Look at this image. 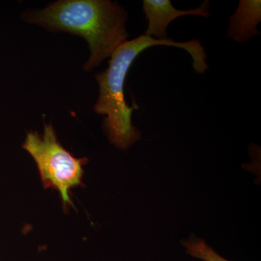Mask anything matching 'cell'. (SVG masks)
Segmentation results:
<instances>
[{
  "label": "cell",
  "instance_id": "6da1fadb",
  "mask_svg": "<svg viewBox=\"0 0 261 261\" xmlns=\"http://www.w3.org/2000/svg\"><path fill=\"white\" fill-rule=\"evenodd\" d=\"M155 46H168L185 49L192 57L195 73L203 74L208 70L207 55L198 39L189 42H175L173 39L159 40L147 36H140L127 40L113 51L104 71L95 75L99 84V96L94 111L106 116L102 128L111 145L118 149H127L142 138L140 130L132 121V112L138 106L129 107L124 98V84L132 63L141 53Z\"/></svg>",
  "mask_w": 261,
  "mask_h": 261
},
{
  "label": "cell",
  "instance_id": "7a4b0ae2",
  "mask_svg": "<svg viewBox=\"0 0 261 261\" xmlns=\"http://www.w3.org/2000/svg\"><path fill=\"white\" fill-rule=\"evenodd\" d=\"M23 20L50 32L83 37L90 56L83 69L93 71L128 40V13L111 0H59L43 10H27Z\"/></svg>",
  "mask_w": 261,
  "mask_h": 261
},
{
  "label": "cell",
  "instance_id": "3957f363",
  "mask_svg": "<svg viewBox=\"0 0 261 261\" xmlns=\"http://www.w3.org/2000/svg\"><path fill=\"white\" fill-rule=\"evenodd\" d=\"M23 147L34 160L44 189L59 192L65 209L73 206L69 191L82 186L84 166L87 158L76 159L62 146L51 123H44V132L30 130L27 133Z\"/></svg>",
  "mask_w": 261,
  "mask_h": 261
},
{
  "label": "cell",
  "instance_id": "277c9868",
  "mask_svg": "<svg viewBox=\"0 0 261 261\" xmlns=\"http://www.w3.org/2000/svg\"><path fill=\"white\" fill-rule=\"evenodd\" d=\"M142 7L148 22L143 34L159 40L168 39V27L175 19L192 15L204 18L211 16L208 0L204 1L199 8L187 10L176 9L170 0H143Z\"/></svg>",
  "mask_w": 261,
  "mask_h": 261
},
{
  "label": "cell",
  "instance_id": "5b68a950",
  "mask_svg": "<svg viewBox=\"0 0 261 261\" xmlns=\"http://www.w3.org/2000/svg\"><path fill=\"white\" fill-rule=\"evenodd\" d=\"M260 22V0H240L238 9L230 16L228 37L240 44L247 42L260 34L257 28Z\"/></svg>",
  "mask_w": 261,
  "mask_h": 261
},
{
  "label": "cell",
  "instance_id": "8992f818",
  "mask_svg": "<svg viewBox=\"0 0 261 261\" xmlns=\"http://www.w3.org/2000/svg\"><path fill=\"white\" fill-rule=\"evenodd\" d=\"M181 245L190 256L202 261H230L221 257L203 239L192 234L187 240H181Z\"/></svg>",
  "mask_w": 261,
  "mask_h": 261
}]
</instances>
